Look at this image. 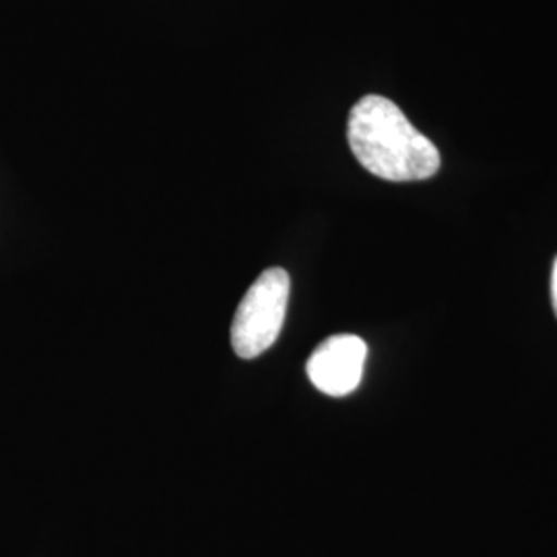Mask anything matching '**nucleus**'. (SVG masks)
Here are the masks:
<instances>
[{
    "mask_svg": "<svg viewBox=\"0 0 557 557\" xmlns=\"http://www.w3.org/2000/svg\"><path fill=\"white\" fill-rule=\"evenodd\" d=\"M368 347L356 335L326 338L308 359V376L329 397L351 395L363 376Z\"/></svg>",
    "mask_w": 557,
    "mask_h": 557,
    "instance_id": "obj_3",
    "label": "nucleus"
},
{
    "mask_svg": "<svg viewBox=\"0 0 557 557\" xmlns=\"http://www.w3.org/2000/svg\"><path fill=\"white\" fill-rule=\"evenodd\" d=\"M289 292V275L278 267L267 269L252 283L232 324V345L239 358H259L277 341L285 322Z\"/></svg>",
    "mask_w": 557,
    "mask_h": 557,
    "instance_id": "obj_2",
    "label": "nucleus"
},
{
    "mask_svg": "<svg viewBox=\"0 0 557 557\" xmlns=\"http://www.w3.org/2000/svg\"><path fill=\"white\" fill-rule=\"evenodd\" d=\"M552 301H554V310L557 317V259L554 262V271H552Z\"/></svg>",
    "mask_w": 557,
    "mask_h": 557,
    "instance_id": "obj_4",
    "label": "nucleus"
},
{
    "mask_svg": "<svg viewBox=\"0 0 557 557\" xmlns=\"http://www.w3.org/2000/svg\"><path fill=\"white\" fill-rule=\"evenodd\" d=\"M347 140L356 160L388 182L428 180L440 170L436 145L382 96H366L351 108Z\"/></svg>",
    "mask_w": 557,
    "mask_h": 557,
    "instance_id": "obj_1",
    "label": "nucleus"
}]
</instances>
